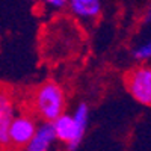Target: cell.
<instances>
[{"mask_svg": "<svg viewBox=\"0 0 151 151\" xmlns=\"http://www.w3.org/2000/svg\"><path fill=\"white\" fill-rule=\"evenodd\" d=\"M41 2H42L45 6H48V8L59 11V9H64V8L67 6L68 0H41Z\"/></svg>", "mask_w": 151, "mask_h": 151, "instance_id": "cell-9", "label": "cell"}, {"mask_svg": "<svg viewBox=\"0 0 151 151\" xmlns=\"http://www.w3.org/2000/svg\"><path fill=\"white\" fill-rule=\"evenodd\" d=\"M144 21L148 24V23H151V6H148V9H147V12H145V15H144Z\"/></svg>", "mask_w": 151, "mask_h": 151, "instance_id": "cell-10", "label": "cell"}, {"mask_svg": "<svg viewBox=\"0 0 151 151\" xmlns=\"http://www.w3.org/2000/svg\"><path fill=\"white\" fill-rule=\"evenodd\" d=\"M30 104L38 118L45 122H53L65 112L67 97L62 86L56 82H44L35 89Z\"/></svg>", "mask_w": 151, "mask_h": 151, "instance_id": "cell-2", "label": "cell"}, {"mask_svg": "<svg viewBox=\"0 0 151 151\" xmlns=\"http://www.w3.org/2000/svg\"><path fill=\"white\" fill-rule=\"evenodd\" d=\"M125 88L134 101L151 107V67H137L125 76Z\"/></svg>", "mask_w": 151, "mask_h": 151, "instance_id": "cell-3", "label": "cell"}, {"mask_svg": "<svg viewBox=\"0 0 151 151\" xmlns=\"http://www.w3.org/2000/svg\"><path fill=\"white\" fill-rule=\"evenodd\" d=\"M133 58L136 60H151V41H147L141 45H137L133 50Z\"/></svg>", "mask_w": 151, "mask_h": 151, "instance_id": "cell-8", "label": "cell"}, {"mask_svg": "<svg viewBox=\"0 0 151 151\" xmlns=\"http://www.w3.org/2000/svg\"><path fill=\"white\" fill-rule=\"evenodd\" d=\"M38 127V122L32 115L15 113L9 125V145L11 151H18L27 145Z\"/></svg>", "mask_w": 151, "mask_h": 151, "instance_id": "cell-4", "label": "cell"}, {"mask_svg": "<svg viewBox=\"0 0 151 151\" xmlns=\"http://www.w3.org/2000/svg\"><path fill=\"white\" fill-rule=\"evenodd\" d=\"M52 124L58 141L64 144L68 151H76L82 144L89 124V107L86 103H80L71 113L64 112Z\"/></svg>", "mask_w": 151, "mask_h": 151, "instance_id": "cell-1", "label": "cell"}, {"mask_svg": "<svg viewBox=\"0 0 151 151\" xmlns=\"http://www.w3.org/2000/svg\"><path fill=\"white\" fill-rule=\"evenodd\" d=\"M56 142H58V137L53 129V124L42 121L41 124H38L32 139L23 150L24 151H52Z\"/></svg>", "mask_w": 151, "mask_h": 151, "instance_id": "cell-6", "label": "cell"}, {"mask_svg": "<svg viewBox=\"0 0 151 151\" xmlns=\"http://www.w3.org/2000/svg\"><path fill=\"white\" fill-rule=\"evenodd\" d=\"M14 116H15L14 100L6 89H0V151H11L9 125Z\"/></svg>", "mask_w": 151, "mask_h": 151, "instance_id": "cell-5", "label": "cell"}, {"mask_svg": "<svg viewBox=\"0 0 151 151\" xmlns=\"http://www.w3.org/2000/svg\"><path fill=\"white\" fill-rule=\"evenodd\" d=\"M68 9L79 20L91 21L101 14V0H68Z\"/></svg>", "mask_w": 151, "mask_h": 151, "instance_id": "cell-7", "label": "cell"}]
</instances>
